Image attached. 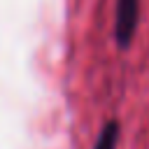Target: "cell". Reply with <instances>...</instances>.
Segmentation results:
<instances>
[{
    "label": "cell",
    "mask_w": 149,
    "mask_h": 149,
    "mask_svg": "<svg viewBox=\"0 0 149 149\" xmlns=\"http://www.w3.org/2000/svg\"><path fill=\"white\" fill-rule=\"evenodd\" d=\"M140 21V0H116L114 7V42L128 49Z\"/></svg>",
    "instance_id": "6da1fadb"
},
{
    "label": "cell",
    "mask_w": 149,
    "mask_h": 149,
    "mask_svg": "<svg viewBox=\"0 0 149 149\" xmlns=\"http://www.w3.org/2000/svg\"><path fill=\"white\" fill-rule=\"evenodd\" d=\"M116 140H119V123L107 121L102 126V130L98 133V140H95L93 149H116Z\"/></svg>",
    "instance_id": "7a4b0ae2"
}]
</instances>
